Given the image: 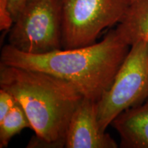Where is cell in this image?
<instances>
[{"instance_id": "cell-1", "label": "cell", "mask_w": 148, "mask_h": 148, "mask_svg": "<svg viewBox=\"0 0 148 148\" xmlns=\"http://www.w3.org/2000/svg\"><path fill=\"white\" fill-rule=\"evenodd\" d=\"M130 45L116 28L86 47L32 54L10 45L1 49V63L49 74L71 83L84 97L97 101L110 88Z\"/></svg>"}, {"instance_id": "cell-2", "label": "cell", "mask_w": 148, "mask_h": 148, "mask_svg": "<svg viewBox=\"0 0 148 148\" xmlns=\"http://www.w3.org/2000/svg\"><path fill=\"white\" fill-rule=\"evenodd\" d=\"M0 88L14 96L35 133L28 147H64L70 120L84 96L49 74L0 63Z\"/></svg>"}, {"instance_id": "cell-3", "label": "cell", "mask_w": 148, "mask_h": 148, "mask_svg": "<svg viewBox=\"0 0 148 148\" xmlns=\"http://www.w3.org/2000/svg\"><path fill=\"white\" fill-rule=\"evenodd\" d=\"M64 0H28L9 30L12 47L42 54L62 49Z\"/></svg>"}, {"instance_id": "cell-4", "label": "cell", "mask_w": 148, "mask_h": 148, "mask_svg": "<svg viewBox=\"0 0 148 148\" xmlns=\"http://www.w3.org/2000/svg\"><path fill=\"white\" fill-rule=\"evenodd\" d=\"M148 99V43H132L110 88L97 102L99 125L103 131L123 111Z\"/></svg>"}, {"instance_id": "cell-5", "label": "cell", "mask_w": 148, "mask_h": 148, "mask_svg": "<svg viewBox=\"0 0 148 148\" xmlns=\"http://www.w3.org/2000/svg\"><path fill=\"white\" fill-rule=\"evenodd\" d=\"M130 4L128 0H64L62 49L95 43L101 31L121 21Z\"/></svg>"}, {"instance_id": "cell-6", "label": "cell", "mask_w": 148, "mask_h": 148, "mask_svg": "<svg viewBox=\"0 0 148 148\" xmlns=\"http://www.w3.org/2000/svg\"><path fill=\"white\" fill-rule=\"evenodd\" d=\"M115 140L98 121L97 101L84 97L70 120L64 147L116 148Z\"/></svg>"}, {"instance_id": "cell-7", "label": "cell", "mask_w": 148, "mask_h": 148, "mask_svg": "<svg viewBox=\"0 0 148 148\" xmlns=\"http://www.w3.org/2000/svg\"><path fill=\"white\" fill-rule=\"evenodd\" d=\"M111 125L119 133L121 147L148 148V99L123 111Z\"/></svg>"}, {"instance_id": "cell-8", "label": "cell", "mask_w": 148, "mask_h": 148, "mask_svg": "<svg viewBox=\"0 0 148 148\" xmlns=\"http://www.w3.org/2000/svg\"><path fill=\"white\" fill-rule=\"evenodd\" d=\"M116 29L130 46L137 40L148 43V0L131 3Z\"/></svg>"}, {"instance_id": "cell-9", "label": "cell", "mask_w": 148, "mask_h": 148, "mask_svg": "<svg viewBox=\"0 0 148 148\" xmlns=\"http://www.w3.org/2000/svg\"><path fill=\"white\" fill-rule=\"evenodd\" d=\"M25 128L32 129V125L23 107L16 101L7 115L0 121V147H6L11 138Z\"/></svg>"}, {"instance_id": "cell-10", "label": "cell", "mask_w": 148, "mask_h": 148, "mask_svg": "<svg viewBox=\"0 0 148 148\" xmlns=\"http://www.w3.org/2000/svg\"><path fill=\"white\" fill-rule=\"evenodd\" d=\"M16 99L10 92L0 88V121H1L16 103Z\"/></svg>"}, {"instance_id": "cell-11", "label": "cell", "mask_w": 148, "mask_h": 148, "mask_svg": "<svg viewBox=\"0 0 148 148\" xmlns=\"http://www.w3.org/2000/svg\"><path fill=\"white\" fill-rule=\"evenodd\" d=\"M14 23L6 0H0V29L9 31Z\"/></svg>"}, {"instance_id": "cell-12", "label": "cell", "mask_w": 148, "mask_h": 148, "mask_svg": "<svg viewBox=\"0 0 148 148\" xmlns=\"http://www.w3.org/2000/svg\"><path fill=\"white\" fill-rule=\"evenodd\" d=\"M6 1L8 9L14 21L20 11L22 10L28 0H6Z\"/></svg>"}, {"instance_id": "cell-13", "label": "cell", "mask_w": 148, "mask_h": 148, "mask_svg": "<svg viewBox=\"0 0 148 148\" xmlns=\"http://www.w3.org/2000/svg\"><path fill=\"white\" fill-rule=\"evenodd\" d=\"M130 3H132V2H134V1H138V0H128Z\"/></svg>"}]
</instances>
